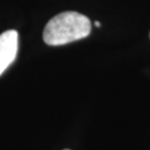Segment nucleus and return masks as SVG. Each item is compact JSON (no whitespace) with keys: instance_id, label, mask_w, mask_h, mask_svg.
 I'll use <instances>...</instances> for the list:
<instances>
[{"instance_id":"obj_4","label":"nucleus","mask_w":150,"mask_h":150,"mask_svg":"<svg viewBox=\"0 0 150 150\" xmlns=\"http://www.w3.org/2000/svg\"><path fill=\"white\" fill-rule=\"evenodd\" d=\"M64 150H69V149H64Z\"/></svg>"},{"instance_id":"obj_1","label":"nucleus","mask_w":150,"mask_h":150,"mask_svg":"<svg viewBox=\"0 0 150 150\" xmlns=\"http://www.w3.org/2000/svg\"><path fill=\"white\" fill-rule=\"evenodd\" d=\"M89 18L76 11H64L50 19L43 29V41L49 46H61L89 36Z\"/></svg>"},{"instance_id":"obj_3","label":"nucleus","mask_w":150,"mask_h":150,"mask_svg":"<svg viewBox=\"0 0 150 150\" xmlns=\"http://www.w3.org/2000/svg\"><path fill=\"white\" fill-rule=\"evenodd\" d=\"M95 26H96V27H100L101 25H100V22L99 21H95Z\"/></svg>"},{"instance_id":"obj_2","label":"nucleus","mask_w":150,"mask_h":150,"mask_svg":"<svg viewBox=\"0 0 150 150\" xmlns=\"http://www.w3.org/2000/svg\"><path fill=\"white\" fill-rule=\"evenodd\" d=\"M18 51V32L7 30L0 35V76L16 59Z\"/></svg>"}]
</instances>
